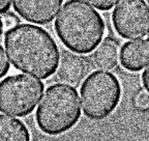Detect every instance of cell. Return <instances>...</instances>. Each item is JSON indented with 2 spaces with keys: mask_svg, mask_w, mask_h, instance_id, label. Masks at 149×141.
Masks as SVG:
<instances>
[{
  "mask_svg": "<svg viewBox=\"0 0 149 141\" xmlns=\"http://www.w3.org/2000/svg\"><path fill=\"white\" fill-rule=\"evenodd\" d=\"M0 141H30V133L23 121L0 115Z\"/></svg>",
  "mask_w": 149,
  "mask_h": 141,
  "instance_id": "8fae6325",
  "label": "cell"
},
{
  "mask_svg": "<svg viewBox=\"0 0 149 141\" xmlns=\"http://www.w3.org/2000/svg\"><path fill=\"white\" fill-rule=\"evenodd\" d=\"M149 62L148 40L127 42L120 51V64L130 72H139Z\"/></svg>",
  "mask_w": 149,
  "mask_h": 141,
  "instance_id": "9c48e42d",
  "label": "cell"
},
{
  "mask_svg": "<svg viewBox=\"0 0 149 141\" xmlns=\"http://www.w3.org/2000/svg\"><path fill=\"white\" fill-rule=\"evenodd\" d=\"M4 46L12 64L23 73L47 79L59 64L58 46L42 27L21 24L6 31Z\"/></svg>",
  "mask_w": 149,
  "mask_h": 141,
  "instance_id": "6da1fadb",
  "label": "cell"
},
{
  "mask_svg": "<svg viewBox=\"0 0 149 141\" xmlns=\"http://www.w3.org/2000/svg\"><path fill=\"white\" fill-rule=\"evenodd\" d=\"M3 25H2V19H1V17H0V36H1V34L3 33Z\"/></svg>",
  "mask_w": 149,
  "mask_h": 141,
  "instance_id": "ac0fdd59",
  "label": "cell"
},
{
  "mask_svg": "<svg viewBox=\"0 0 149 141\" xmlns=\"http://www.w3.org/2000/svg\"><path fill=\"white\" fill-rule=\"evenodd\" d=\"M148 42H149V36H148Z\"/></svg>",
  "mask_w": 149,
  "mask_h": 141,
  "instance_id": "ffe728a7",
  "label": "cell"
},
{
  "mask_svg": "<svg viewBox=\"0 0 149 141\" xmlns=\"http://www.w3.org/2000/svg\"><path fill=\"white\" fill-rule=\"evenodd\" d=\"M114 29L125 40L144 38L149 31V7L145 0H120L112 14Z\"/></svg>",
  "mask_w": 149,
  "mask_h": 141,
  "instance_id": "8992f818",
  "label": "cell"
},
{
  "mask_svg": "<svg viewBox=\"0 0 149 141\" xmlns=\"http://www.w3.org/2000/svg\"><path fill=\"white\" fill-rule=\"evenodd\" d=\"M120 99V82L109 72L96 70L87 77L81 86L83 112L92 120H102L111 115Z\"/></svg>",
  "mask_w": 149,
  "mask_h": 141,
  "instance_id": "277c9868",
  "label": "cell"
},
{
  "mask_svg": "<svg viewBox=\"0 0 149 141\" xmlns=\"http://www.w3.org/2000/svg\"><path fill=\"white\" fill-rule=\"evenodd\" d=\"M1 19H2V25L4 30H9L19 24L18 18L14 14H5Z\"/></svg>",
  "mask_w": 149,
  "mask_h": 141,
  "instance_id": "5bb4252c",
  "label": "cell"
},
{
  "mask_svg": "<svg viewBox=\"0 0 149 141\" xmlns=\"http://www.w3.org/2000/svg\"><path fill=\"white\" fill-rule=\"evenodd\" d=\"M81 117L79 94L66 84H53L47 88L35 113L40 130L57 136L70 131Z\"/></svg>",
  "mask_w": 149,
  "mask_h": 141,
  "instance_id": "3957f363",
  "label": "cell"
},
{
  "mask_svg": "<svg viewBox=\"0 0 149 141\" xmlns=\"http://www.w3.org/2000/svg\"><path fill=\"white\" fill-rule=\"evenodd\" d=\"M12 0H0V13H5L9 10Z\"/></svg>",
  "mask_w": 149,
  "mask_h": 141,
  "instance_id": "e0dca14e",
  "label": "cell"
},
{
  "mask_svg": "<svg viewBox=\"0 0 149 141\" xmlns=\"http://www.w3.org/2000/svg\"><path fill=\"white\" fill-rule=\"evenodd\" d=\"M85 1L100 10H111L118 2V0H85Z\"/></svg>",
  "mask_w": 149,
  "mask_h": 141,
  "instance_id": "4fadbf2b",
  "label": "cell"
},
{
  "mask_svg": "<svg viewBox=\"0 0 149 141\" xmlns=\"http://www.w3.org/2000/svg\"><path fill=\"white\" fill-rule=\"evenodd\" d=\"M120 47L115 38H107L95 48L92 60L96 68L104 70H114L118 64Z\"/></svg>",
  "mask_w": 149,
  "mask_h": 141,
  "instance_id": "30bf717a",
  "label": "cell"
},
{
  "mask_svg": "<svg viewBox=\"0 0 149 141\" xmlns=\"http://www.w3.org/2000/svg\"><path fill=\"white\" fill-rule=\"evenodd\" d=\"M147 1H148V4H149V0H147Z\"/></svg>",
  "mask_w": 149,
  "mask_h": 141,
  "instance_id": "d6986e66",
  "label": "cell"
},
{
  "mask_svg": "<svg viewBox=\"0 0 149 141\" xmlns=\"http://www.w3.org/2000/svg\"><path fill=\"white\" fill-rule=\"evenodd\" d=\"M134 105L138 110H148L149 109V92L145 91H140L139 94H137V96H135L134 100Z\"/></svg>",
  "mask_w": 149,
  "mask_h": 141,
  "instance_id": "7c38bea8",
  "label": "cell"
},
{
  "mask_svg": "<svg viewBox=\"0 0 149 141\" xmlns=\"http://www.w3.org/2000/svg\"><path fill=\"white\" fill-rule=\"evenodd\" d=\"M57 36L68 50L87 54L100 45L106 31L105 21L82 0H68L55 21Z\"/></svg>",
  "mask_w": 149,
  "mask_h": 141,
  "instance_id": "7a4b0ae2",
  "label": "cell"
},
{
  "mask_svg": "<svg viewBox=\"0 0 149 141\" xmlns=\"http://www.w3.org/2000/svg\"><path fill=\"white\" fill-rule=\"evenodd\" d=\"M91 70V64L87 57L63 52L59 59L57 78L62 83L70 86H79Z\"/></svg>",
  "mask_w": 149,
  "mask_h": 141,
  "instance_id": "ba28073f",
  "label": "cell"
},
{
  "mask_svg": "<svg viewBox=\"0 0 149 141\" xmlns=\"http://www.w3.org/2000/svg\"><path fill=\"white\" fill-rule=\"evenodd\" d=\"M44 83L26 75L6 77L0 82V111L9 115H29L42 99Z\"/></svg>",
  "mask_w": 149,
  "mask_h": 141,
  "instance_id": "5b68a950",
  "label": "cell"
},
{
  "mask_svg": "<svg viewBox=\"0 0 149 141\" xmlns=\"http://www.w3.org/2000/svg\"><path fill=\"white\" fill-rule=\"evenodd\" d=\"M142 83L144 88L149 92V64L142 74Z\"/></svg>",
  "mask_w": 149,
  "mask_h": 141,
  "instance_id": "2e32d148",
  "label": "cell"
},
{
  "mask_svg": "<svg viewBox=\"0 0 149 141\" xmlns=\"http://www.w3.org/2000/svg\"><path fill=\"white\" fill-rule=\"evenodd\" d=\"M9 70V62L3 48L0 46V79L3 78Z\"/></svg>",
  "mask_w": 149,
  "mask_h": 141,
  "instance_id": "9a60e30c",
  "label": "cell"
},
{
  "mask_svg": "<svg viewBox=\"0 0 149 141\" xmlns=\"http://www.w3.org/2000/svg\"><path fill=\"white\" fill-rule=\"evenodd\" d=\"M63 0H13L17 14L33 24L51 23L59 12Z\"/></svg>",
  "mask_w": 149,
  "mask_h": 141,
  "instance_id": "52a82bcc",
  "label": "cell"
}]
</instances>
